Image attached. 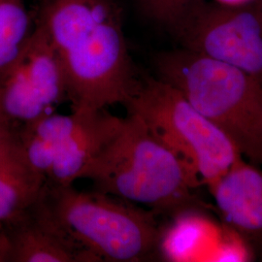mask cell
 Here are the masks:
<instances>
[{"instance_id": "obj_10", "label": "cell", "mask_w": 262, "mask_h": 262, "mask_svg": "<svg viewBox=\"0 0 262 262\" xmlns=\"http://www.w3.org/2000/svg\"><path fill=\"white\" fill-rule=\"evenodd\" d=\"M122 118L107 109L82 111L80 121L57 148L48 172L46 185H74L120 128Z\"/></svg>"}, {"instance_id": "obj_4", "label": "cell", "mask_w": 262, "mask_h": 262, "mask_svg": "<svg viewBox=\"0 0 262 262\" xmlns=\"http://www.w3.org/2000/svg\"><path fill=\"white\" fill-rule=\"evenodd\" d=\"M44 194L57 221L99 262H138L158 253V214L94 189L45 184Z\"/></svg>"}, {"instance_id": "obj_7", "label": "cell", "mask_w": 262, "mask_h": 262, "mask_svg": "<svg viewBox=\"0 0 262 262\" xmlns=\"http://www.w3.org/2000/svg\"><path fill=\"white\" fill-rule=\"evenodd\" d=\"M66 101V80L56 50L35 21L19 56L0 76V128L14 134Z\"/></svg>"}, {"instance_id": "obj_17", "label": "cell", "mask_w": 262, "mask_h": 262, "mask_svg": "<svg viewBox=\"0 0 262 262\" xmlns=\"http://www.w3.org/2000/svg\"><path fill=\"white\" fill-rule=\"evenodd\" d=\"M261 2H262V0H261Z\"/></svg>"}, {"instance_id": "obj_9", "label": "cell", "mask_w": 262, "mask_h": 262, "mask_svg": "<svg viewBox=\"0 0 262 262\" xmlns=\"http://www.w3.org/2000/svg\"><path fill=\"white\" fill-rule=\"evenodd\" d=\"M207 187L225 225L247 243L262 244V167L240 158Z\"/></svg>"}, {"instance_id": "obj_16", "label": "cell", "mask_w": 262, "mask_h": 262, "mask_svg": "<svg viewBox=\"0 0 262 262\" xmlns=\"http://www.w3.org/2000/svg\"><path fill=\"white\" fill-rule=\"evenodd\" d=\"M10 135H12V134H9V133H7V132H5V131L2 130L0 128V144L5 140L7 137H9Z\"/></svg>"}, {"instance_id": "obj_13", "label": "cell", "mask_w": 262, "mask_h": 262, "mask_svg": "<svg viewBox=\"0 0 262 262\" xmlns=\"http://www.w3.org/2000/svg\"><path fill=\"white\" fill-rule=\"evenodd\" d=\"M200 209H187L172 215L162 228L158 253L167 261H192L207 258L217 235Z\"/></svg>"}, {"instance_id": "obj_15", "label": "cell", "mask_w": 262, "mask_h": 262, "mask_svg": "<svg viewBox=\"0 0 262 262\" xmlns=\"http://www.w3.org/2000/svg\"><path fill=\"white\" fill-rule=\"evenodd\" d=\"M203 0H136L142 14L169 32L179 26Z\"/></svg>"}, {"instance_id": "obj_8", "label": "cell", "mask_w": 262, "mask_h": 262, "mask_svg": "<svg viewBox=\"0 0 262 262\" xmlns=\"http://www.w3.org/2000/svg\"><path fill=\"white\" fill-rule=\"evenodd\" d=\"M45 187V186H44ZM0 262H99L71 237L48 204L44 188L0 232Z\"/></svg>"}, {"instance_id": "obj_1", "label": "cell", "mask_w": 262, "mask_h": 262, "mask_svg": "<svg viewBox=\"0 0 262 262\" xmlns=\"http://www.w3.org/2000/svg\"><path fill=\"white\" fill-rule=\"evenodd\" d=\"M35 21L56 50L72 111L124 106L141 76L116 0H41Z\"/></svg>"}, {"instance_id": "obj_12", "label": "cell", "mask_w": 262, "mask_h": 262, "mask_svg": "<svg viewBox=\"0 0 262 262\" xmlns=\"http://www.w3.org/2000/svg\"><path fill=\"white\" fill-rule=\"evenodd\" d=\"M82 111L48 114L24 125L14 137L29 166L46 180L56 150L80 121Z\"/></svg>"}, {"instance_id": "obj_3", "label": "cell", "mask_w": 262, "mask_h": 262, "mask_svg": "<svg viewBox=\"0 0 262 262\" xmlns=\"http://www.w3.org/2000/svg\"><path fill=\"white\" fill-rule=\"evenodd\" d=\"M168 83L222 131L248 162L262 167V83L243 70L183 48L154 57Z\"/></svg>"}, {"instance_id": "obj_11", "label": "cell", "mask_w": 262, "mask_h": 262, "mask_svg": "<svg viewBox=\"0 0 262 262\" xmlns=\"http://www.w3.org/2000/svg\"><path fill=\"white\" fill-rule=\"evenodd\" d=\"M45 184L29 166L13 134L0 144V232L37 198Z\"/></svg>"}, {"instance_id": "obj_6", "label": "cell", "mask_w": 262, "mask_h": 262, "mask_svg": "<svg viewBox=\"0 0 262 262\" xmlns=\"http://www.w3.org/2000/svg\"><path fill=\"white\" fill-rule=\"evenodd\" d=\"M180 48L235 66L262 83V2L202 1L170 31Z\"/></svg>"}, {"instance_id": "obj_5", "label": "cell", "mask_w": 262, "mask_h": 262, "mask_svg": "<svg viewBox=\"0 0 262 262\" xmlns=\"http://www.w3.org/2000/svg\"><path fill=\"white\" fill-rule=\"evenodd\" d=\"M181 159L199 186L214 183L242 158L225 134L177 89L156 76L141 77L123 106Z\"/></svg>"}, {"instance_id": "obj_2", "label": "cell", "mask_w": 262, "mask_h": 262, "mask_svg": "<svg viewBox=\"0 0 262 262\" xmlns=\"http://www.w3.org/2000/svg\"><path fill=\"white\" fill-rule=\"evenodd\" d=\"M81 179L90 180L97 191L158 215L207 208L197 198L200 186L185 163L131 113Z\"/></svg>"}, {"instance_id": "obj_14", "label": "cell", "mask_w": 262, "mask_h": 262, "mask_svg": "<svg viewBox=\"0 0 262 262\" xmlns=\"http://www.w3.org/2000/svg\"><path fill=\"white\" fill-rule=\"evenodd\" d=\"M33 28L24 0H0V76L19 56Z\"/></svg>"}]
</instances>
